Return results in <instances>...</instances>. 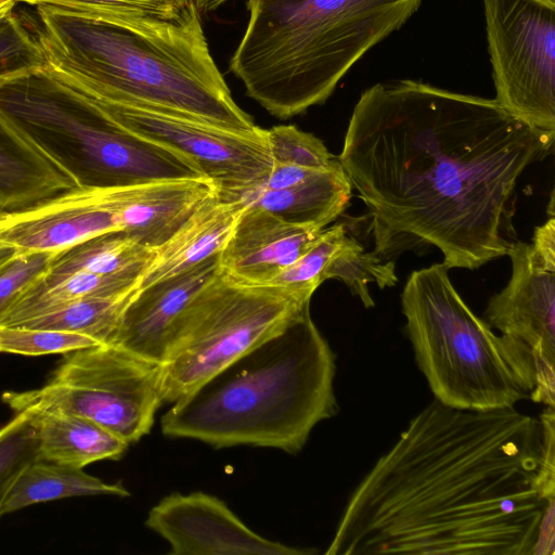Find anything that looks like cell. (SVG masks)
<instances>
[{"label": "cell", "mask_w": 555, "mask_h": 555, "mask_svg": "<svg viewBox=\"0 0 555 555\" xmlns=\"http://www.w3.org/2000/svg\"><path fill=\"white\" fill-rule=\"evenodd\" d=\"M554 137L494 99L401 79L361 93L337 160L369 211L376 255L433 246L449 269L475 270L517 241V183Z\"/></svg>", "instance_id": "1"}, {"label": "cell", "mask_w": 555, "mask_h": 555, "mask_svg": "<svg viewBox=\"0 0 555 555\" xmlns=\"http://www.w3.org/2000/svg\"><path fill=\"white\" fill-rule=\"evenodd\" d=\"M555 501V414L434 399L365 474L327 555H531Z\"/></svg>", "instance_id": "2"}, {"label": "cell", "mask_w": 555, "mask_h": 555, "mask_svg": "<svg viewBox=\"0 0 555 555\" xmlns=\"http://www.w3.org/2000/svg\"><path fill=\"white\" fill-rule=\"evenodd\" d=\"M47 67L94 99L255 133L233 100L202 26L108 21L36 5Z\"/></svg>", "instance_id": "3"}, {"label": "cell", "mask_w": 555, "mask_h": 555, "mask_svg": "<svg viewBox=\"0 0 555 555\" xmlns=\"http://www.w3.org/2000/svg\"><path fill=\"white\" fill-rule=\"evenodd\" d=\"M336 356L309 311L171 403L165 436L214 448L267 447L298 453L338 411Z\"/></svg>", "instance_id": "4"}, {"label": "cell", "mask_w": 555, "mask_h": 555, "mask_svg": "<svg viewBox=\"0 0 555 555\" xmlns=\"http://www.w3.org/2000/svg\"><path fill=\"white\" fill-rule=\"evenodd\" d=\"M422 1L248 0V23L230 69L268 113L292 118L323 104Z\"/></svg>", "instance_id": "5"}, {"label": "cell", "mask_w": 555, "mask_h": 555, "mask_svg": "<svg viewBox=\"0 0 555 555\" xmlns=\"http://www.w3.org/2000/svg\"><path fill=\"white\" fill-rule=\"evenodd\" d=\"M0 112L81 189L206 177L185 155L121 126L47 66L1 83Z\"/></svg>", "instance_id": "6"}, {"label": "cell", "mask_w": 555, "mask_h": 555, "mask_svg": "<svg viewBox=\"0 0 555 555\" xmlns=\"http://www.w3.org/2000/svg\"><path fill=\"white\" fill-rule=\"evenodd\" d=\"M449 268L413 271L401 293L416 364L436 400L468 411L515 408L534 390L531 353L477 317L455 289Z\"/></svg>", "instance_id": "7"}, {"label": "cell", "mask_w": 555, "mask_h": 555, "mask_svg": "<svg viewBox=\"0 0 555 555\" xmlns=\"http://www.w3.org/2000/svg\"><path fill=\"white\" fill-rule=\"evenodd\" d=\"M310 299L279 286L237 283L220 270L172 326L160 365L164 404L284 332L309 311Z\"/></svg>", "instance_id": "8"}, {"label": "cell", "mask_w": 555, "mask_h": 555, "mask_svg": "<svg viewBox=\"0 0 555 555\" xmlns=\"http://www.w3.org/2000/svg\"><path fill=\"white\" fill-rule=\"evenodd\" d=\"M65 354L43 386L7 391L1 397L3 403L14 413L38 409L70 412L128 444L150 433L164 404L160 364L112 344Z\"/></svg>", "instance_id": "9"}, {"label": "cell", "mask_w": 555, "mask_h": 555, "mask_svg": "<svg viewBox=\"0 0 555 555\" xmlns=\"http://www.w3.org/2000/svg\"><path fill=\"white\" fill-rule=\"evenodd\" d=\"M496 103L555 133V8L535 0H482Z\"/></svg>", "instance_id": "10"}, {"label": "cell", "mask_w": 555, "mask_h": 555, "mask_svg": "<svg viewBox=\"0 0 555 555\" xmlns=\"http://www.w3.org/2000/svg\"><path fill=\"white\" fill-rule=\"evenodd\" d=\"M94 100L128 130L193 160L221 198L236 199L259 185L272 168L266 129L241 133L163 111Z\"/></svg>", "instance_id": "11"}, {"label": "cell", "mask_w": 555, "mask_h": 555, "mask_svg": "<svg viewBox=\"0 0 555 555\" xmlns=\"http://www.w3.org/2000/svg\"><path fill=\"white\" fill-rule=\"evenodd\" d=\"M507 256L512 275L491 297L485 321L531 353L535 403H555V271L547 269L531 244L516 241Z\"/></svg>", "instance_id": "12"}, {"label": "cell", "mask_w": 555, "mask_h": 555, "mask_svg": "<svg viewBox=\"0 0 555 555\" xmlns=\"http://www.w3.org/2000/svg\"><path fill=\"white\" fill-rule=\"evenodd\" d=\"M145 526L164 538L176 555H305L248 528L220 499L203 493H172L149 512Z\"/></svg>", "instance_id": "13"}, {"label": "cell", "mask_w": 555, "mask_h": 555, "mask_svg": "<svg viewBox=\"0 0 555 555\" xmlns=\"http://www.w3.org/2000/svg\"><path fill=\"white\" fill-rule=\"evenodd\" d=\"M113 231L120 223L105 189L76 188L0 215V244L20 253H57Z\"/></svg>", "instance_id": "14"}, {"label": "cell", "mask_w": 555, "mask_h": 555, "mask_svg": "<svg viewBox=\"0 0 555 555\" xmlns=\"http://www.w3.org/2000/svg\"><path fill=\"white\" fill-rule=\"evenodd\" d=\"M219 271L217 255L177 275L139 288L126 306L109 344L162 365L178 317Z\"/></svg>", "instance_id": "15"}, {"label": "cell", "mask_w": 555, "mask_h": 555, "mask_svg": "<svg viewBox=\"0 0 555 555\" xmlns=\"http://www.w3.org/2000/svg\"><path fill=\"white\" fill-rule=\"evenodd\" d=\"M207 177L151 181L105 189L120 231L140 245L157 249L206 202L217 195Z\"/></svg>", "instance_id": "16"}, {"label": "cell", "mask_w": 555, "mask_h": 555, "mask_svg": "<svg viewBox=\"0 0 555 555\" xmlns=\"http://www.w3.org/2000/svg\"><path fill=\"white\" fill-rule=\"evenodd\" d=\"M322 231L287 223L246 204L219 254L220 270L237 283L267 285L298 259Z\"/></svg>", "instance_id": "17"}, {"label": "cell", "mask_w": 555, "mask_h": 555, "mask_svg": "<svg viewBox=\"0 0 555 555\" xmlns=\"http://www.w3.org/2000/svg\"><path fill=\"white\" fill-rule=\"evenodd\" d=\"M246 204L219 193L196 210L163 246L142 273L139 288L177 275L223 249Z\"/></svg>", "instance_id": "18"}, {"label": "cell", "mask_w": 555, "mask_h": 555, "mask_svg": "<svg viewBox=\"0 0 555 555\" xmlns=\"http://www.w3.org/2000/svg\"><path fill=\"white\" fill-rule=\"evenodd\" d=\"M78 188L0 112V211L20 210Z\"/></svg>", "instance_id": "19"}, {"label": "cell", "mask_w": 555, "mask_h": 555, "mask_svg": "<svg viewBox=\"0 0 555 555\" xmlns=\"http://www.w3.org/2000/svg\"><path fill=\"white\" fill-rule=\"evenodd\" d=\"M351 182L335 160L312 177L283 190L250 189L237 198L292 224L324 229L348 207Z\"/></svg>", "instance_id": "20"}, {"label": "cell", "mask_w": 555, "mask_h": 555, "mask_svg": "<svg viewBox=\"0 0 555 555\" xmlns=\"http://www.w3.org/2000/svg\"><path fill=\"white\" fill-rule=\"evenodd\" d=\"M25 411L35 426L41 460L83 468L94 462L118 460L128 449L125 440L77 414L51 409Z\"/></svg>", "instance_id": "21"}, {"label": "cell", "mask_w": 555, "mask_h": 555, "mask_svg": "<svg viewBox=\"0 0 555 555\" xmlns=\"http://www.w3.org/2000/svg\"><path fill=\"white\" fill-rule=\"evenodd\" d=\"M141 275L140 272L111 275L76 272L54 279L42 275L15 302L0 326L18 325L85 297L115 295L139 289Z\"/></svg>", "instance_id": "22"}, {"label": "cell", "mask_w": 555, "mask_h": 555, "mask_svg": "<svg viewBox=\"0 0 555 555\" xmlns=\"http://www.w3.org/2000/svg\"><path fill=\"white\" fill-rule=\"evenodd\" d=\"M85 495L128 496L129 492L121 485L107 483L83 468L37 459L17 478L3 504L2 516L34 504Z\"/></svg>", "instance_id": "23"}, {"label": "cell", "mask_w": 555, "mask_h": 555, "mask_svg": "<svg viewBox=\"0 0 555 555\" xmlns=\"http://www.w3.org/2000/svg\"><path fill=\"white\" fill-rule=\"evenodd\" d=\"M155 253L156 249L140 245L122 231L107 232L55 253L43 276L54 279L76 272L143 273Z\"/></svg>", "instance_id": "24"}, {"label": "cell", "mask_w": 555, "mask_h": 555, "mask_svg": "<svg viewBox=\"0 0 555 555\" xmlns=\"http://www.w3.org/2000/svg\"><path fill=\"white\" fill-rule=\"evenodd\" d=\"M137 291L77 299L15 326L76 333L109 344Z\"/></svg>", "instance_id": "25"}, {"label": "cell", "mask_w": 555, "mask_h": 555, "mask_svg": "<svg viewBox=\"0 0 555 555\" xmlns=\"http://www.w3.org/2000/svg\"><path fill=\"white\" fill-rule=\"evenodd\" d=\"M51 5L78 15L108 20H151L186 27L202 26L196 0H15Z\"/></svg>", "instance_id": "26"}, {"label": "cell", "mask_w": 555, "mask_h": 555, "mask_svg": "<svg viewBox=\"0 0 555 555\" xmlns=\"http://www.w3.org/2000/svg\"><path fill=\"white\" fill-rule=\"evenodd\" d=\"M327 279L344 282L365 308L374 307L369 283L385 288L393 286L398 281L392 260H384L374 251H366L352 236L328 264L325 271Z\"/></svg>", "instance_id": "27"}, {"label": "cell", "mask_w": 555, "mask_h": 555, "mask_svg": "<svg viewBox=\"0 0 555 555\" xmlns=\"http://www.w3.org/2000/svg\"><path fill=\"white\" fill-rule=\"evenodd\" d=\"M350 237L343 223L324 228L320 237L267 285L283 287L311 298L325 281L328 264Z\"/></svg>", "instance_id": "28"}, {"label": "cell", "mask_w": 555, "mask_h": 555, "mask_svg": "<svg viewBox=\"0 0 555 555\" xmlns=\"http://www.w3.org/2000/svg\"><path fill=\"white\" fill-rule=\"evenodd\" d=\"M39 459L38 439L26 411L0 427V517L3 504L23 470Z\"/></svg>", "instance_id": "29"}, {"label": "cell", "mask_w": 555, "mask_h": 555, "mask_svg": "<svg viewBox=\"0 0 555 555\" xmlns=\"http://www.w3.org/2000/svg\"><path fill=\"white\" fill-rule=\"evenodd\" d=\"M46 66L37 35L13 11L0 16V85Z\"/></svg>", "instance_id": "30"}, {"label": "cell", "mask_w": 555, "mask_h": 555, "mask_svg": "<svg viewBox=\"0 0 555 555\" xmlns=\"http://www.w3.org/2000/svg\"><path fill=\"white\" fill-rule=\"evenodd\" d=\"M96 345L100 343L95 339L76 333L25 326H0V353L37 357L68 353Z\"/></svg>", "instance_id": "31"}, {"label": "cell", "mask_w": 555, "mask_h": 555, "mask_svg": "<svg viewBox=\"0 0 555 555\" xmlns=\"http://www.w3.org/2000/svg\"><path fill=\"white\" fill-rule=\"evenodd\" d=\"M266 140L270 155L275 163L323 169L335 160L320 139L293 125L266 129Z\"/></svg>", "instance_id": "32"}, {"label": "cell", "mask_w": 555, "mask_h": 555, "mask_svg": "<svg viewBox=\"0 0 555 555\" xmlns=\"http://www.w3.org/2000/svg\"><path fill=\"white\" fill-rule=\"evenodd\" d=\"M55 253H17L0 267V324L22 295L48 270Z\"/></svg>", "instance_id": "33"}, {"label": "cell", "mask_w": 555, "mask_h": 555, "mask_svg": "<svg viewBox=\"0 0 555 555\" xmlns=\"http://www.w3.org/2000/svg\"><path fill=\"white\" fill-rule=\"evenodd\" d=\"M319 170L321 169H310L293 164L273 162L267 178L254 189L283 190L292 188L302 183Z\"/></svg>", "instance_id": "34"}, {"label": "cell", "mask_w": 555, "mask_h": 555, "mask_svg": "<svg viewBox=\"0 0 555 555\" xmlns=\"http://www.w3.org/2000/svg\"><path fill=\"white\" fill-rule=\"evenodd\" d=\"M531 246L544 266L555 271V219L553 216L535 228Z\"/></svg>", "instance_id": "35"}, {"label": "cell", "mask_w": 555, "mask_h": 555, "mask_svg": "<svg viewBox=\"0 0 555 555\" xmlns=\"http://www.w3.org/2000/svg\"><path fill=\"white\" fill-rule=\"evenodd\" d=\"M555 553V501L543 512L531 555H554Z\"/></svg>", "instance_id": "36"}, {"label": "cell", "mask_w": 555, "mask_h": 555, "mask_svg": "<svg viewBox=\"0 0 555 555\" xmlns=\"http://www.w3.org/2000/svg\"><path fill=\"white\" fill-rule=\"evenodd\" d=\"M17 254V250L0 244V267Z\"/></svg>", "instance_id": "37"}, {"label": "cell", "mask_w": 555, "mask_h": 555, "mask_svg": "<svg viewBox=\"0 0 555 555\" xmlns=\"http://www.w3.org/2000/svg\"><path fill=\"white\" fill-rule=\"evenodd\" d=\"M228 0H196V3H197V7H198V10L202 12V11H206V10H214L215 8H217L218 5H220L221 3L225 2Z\"/></svg>", "instance_id": "38"}, {"label": "cell", "mask_w": 555, "mask_h": 555, "mask_svg": "<svg viewBox=\"0 0 555 555\" xmlns=\"http://www.w3.org/2000/svg\"><path fill=\"white\" fill-rule=\"evenodd\" d=\"M16 3L15 0H0V16L13 11Z\"/></svg>", "instance_id": "39"}, {"label": "cell", "mask_w": 555, "mask_h": 555, "mask_svg": "<svg viewBox=\"0 0 555 555\" xmlns=\"http://www.w3.org/2000/svg\"><path fill=\"white\" fill-rule=\"evenodd\" d=\"M535 1L546 4L548 7L555 8V0H535Z\"/></svg>", "instance_id": "40"}, {"label": "cell", "mask_w": 555, "mask_h": 555, "mask_svg": "<svg viewBox=\"0 0 555 555\" xmlns=\"http://www.w3.org/2000/svg\"><path fill=\"white\" fill-rule=\"evenodd\" d=\"M0 215H1V211H0Z\"/></svg>", "instance_id": "41"}]
</instances>
